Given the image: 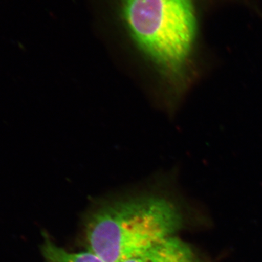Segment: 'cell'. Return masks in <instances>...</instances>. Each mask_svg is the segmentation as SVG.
Returning <instances> with one entry per match:
<instances>
[{
    "label": "cell",
    "instance_id": "cell-1",
    "mask_svg": "<svg viewBox=\"0 0 262 262\" xmlns=\"http://www.w3.org/2000/svg\"><path fill=\"white\" fill-rule=\"evenodd\" d=\"M185 215L178 202L160 193L115 198L88 215L84 242L103 261L122 262L177 236Z\"/></svg>",
    "mask_w": 262,
    "mask_h": 262
},
{
    "label": "cell",
    "instance_id": "cell-2",
    "mask_svg": "<svg viewBox=\"0 0 262 262\" xmlns=\"http://www.w3.org/2000/svg\"><path fill=\"white\" fill-rule=\"evenodd\" d=\"M133 40L164 73H182L196 36L192 0H119Z\"/></svg>",
    "mask_w": 262,
    "mask_h": 262
},
{
    "label": "cell",
    "instance_id": "cell-3",
    "mask_svg": "<svg viewBox=\"0 0 262 262\" xmlns=\"http://www.w3.org/2000/svg\"><path fill=\"white\" fill-rule=\"evenodd\" d=\"M122 262H204L192 245L177 236L170 237Z\"/></svg>",
    "mask_w": 262,
    "mask_h": 262
},
{
    "label": "cell",
    "instance_id": "cell-4",
    "mask_svg": "<svg viewBox=\"0 0 262 262\" xmlns=\"http://www.w3.org/2000/svg\"><path fill=\"white\" fill-rule=\"evenodd\" d=\"M44 262H104L96 254L85 251L73 252L68 251L46 237L42 246Z\"/></svg>",
    "mask_w": 262,
    "mask_h": 262
}]
</instances>
